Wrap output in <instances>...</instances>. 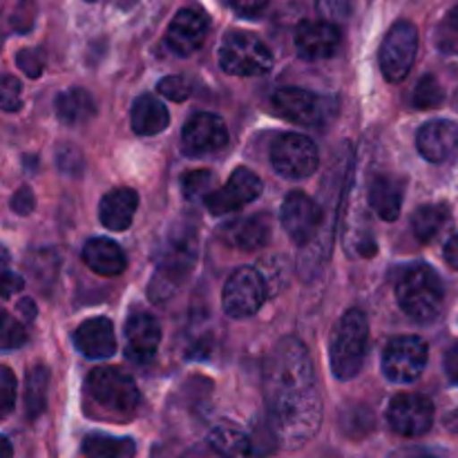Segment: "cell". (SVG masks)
Masks as SVG:
<instances>
[{
  "mask_svg": "<svg viewBox=\"0 0 458 458\" xmlns=\"http://www.w3.org/2000/svg\"><path fill=\"white\" fill-rule=\"evenodd\" d=\"M369 343V322L360 309H349L334 327L329 343L331 369L338 380H352L360 374Z\"/></svg>",
  "mask_w": 458,
  "mask_h": 458,
  "instance_id": "277c9868",
  "label": "cell"
},
{
  "mask_svg": "<svg viewBox=\"0 0 458 458\" xmlns=\"http://www.w3.org/2000/svg\"><path fill=\"white\" fill-rule=\"evenodd\" d=\"M443 30H445V43L447 47L458 52V4L447 13L445 22H443Z\"/></svg>",
  "mask_w": 458,
  "mask_h": 458,
  "instance_id": "7bdbcfd3",
  "label": "cell"
},
{
  "mask_svg": "<svg viewBox=\"0 0 458 458\" xmlns=\"http://www.w3.org/2000/svg\"><path fill=\"white\" fill-rule=\"evenodd\" d=\"M22 277L16 276V273H9L4 271L3 276V298H12L13 293H18V291L22 289Z\"/></svg>",
  "mask_w": 458,
  "mask_h": 458,
  "instance_id": "ee69618b",
  "label": "cell"
},
{
  "mask_svg": "<svg viewBox=\"0 0 458 458\" xmlns=\"http://www.w3.org/2000/svg\"><path fill=\"white\" fill-rule=\"evenodd\" d=\"M338 103L329 97H320L302 88H280L271 98V107L277 116L304 128H322L335 114Z\"/></svg>",
  "mask_w": 458,
  "mask_h": 458,
  "instance_id": "52a82bcc",
  "label": "cell"
},
{
  "mask_svg": "<svg viewBox=\"0 0 458 458\" xmlns=\"http://www.w3.org/2000/svg\"><path fill=\"white\" fill-rule=\"evenodd\" d=\"M443 423H445V428L450 429L452 434H458V407L445 416V420H443Z\"/></svg>",
  "mask_w": 458,
  "mask_h": 458,
  "instance_id": "681fc988",
  "label": "cell"
},
{
  "mask_svg": "<svg viewBox=\"0 0 458 458\" xmlns=\"http://www.w3.org/2000/svg\"><path fill=\"white\" fill-rule=\"evenodd\" d=\"M88 3H94V0H88Z\"/></svg>",
  "mask_w": 458,
  "mask_h": 458,
  "instance_id": "816d5d0a",
  "label": "cell"
},
{
  "mask_svg": "<svg viewBox=\"0 0 458 458\" xmlns=\"http://www.w3.org/2000/svg\"><path fill=\"white\" fill-rule=\"evenodd\" d=\"M12 210L16 215H30L31 210H34V206H36V199H34V195H31V191L27 186H22V188H18L16 192H13V197H12Z\"/></svg>",
  "mask_w": 458,
  "mask_h": 458,
  "instance_id": "b9f144b4",
  "label": "cell"
},
{
  "mask_svg": "<svg viewBox=\"0 0 458 458\" xmlns=\"http://www.w3.org/2000/svg\"><path fill=\"white\" fill-rule=\"evenodd\" d=\"M128 358L134 362H148L155 358L161 344V327L150 313H134L125 325Z\"/></svg>",
  "mask_w": 458,
  "mask_h": 458,
  "instance_id": "44dd1931",
  "label": "cell"
},
{
  "mask_svg": "<svg viewBox=\"0 0 458 458\" xmlns=\"http://www.w3.org/2000/svg\"><path fill=\"white\" fill-rule=\"evenodd\" d=\"M49 371L47 367H34L30 369L25 380V414L30 420H36L47 407Z\"/></svg>",
  "mask_w": 458,
  "mask_h": 458,
  "instance_id": "4dcf8cb0",
  "label": "cell"
},
{
  "mask_svg": "<svg viewBox=\"0 0 458 458\" xmlns=\"http://www.w3.org/2000/svg\"><path fill=\"white\" fill-rule=\"evenodd\" d=\"M259 192H262V179L253 170L237 168L219 191H213L206 197V208L210 215L237 213L258 199Z\"/></svg>",
  "mask_w": 458,
  "mask_h": 458,
  "instance_id": "5bb4252c",
  "label": "cell"
},
{
  "mask_svg": "<svg viewBox=\"0 0 458 458\" xmlns=\"http://www.w3.org/2000/svg\"><path fill=\"white\" fill-rule=\"evenodd\" d=\"M340 30L327 21H304L295 30V52L304 61H327L340 47Z\"/></svg>",
  "mask_w": 458,
  "mask_h": 458,
  "instance_id": "ac0fdd59",
  "label": "cell"
},
{
  "mask_svg": "<svg viewBox=\"0 0 458 458\" xmlns=\"http://www.w3.org/2000/svg\"><path fill=\"white\" fill-rule=\"evenodd\" d=\"M157 92L161 94V97H165L168 101H186L188 97H191L192 92V85L188 83L183 76H165V79H161L159 83H157Z\"/></svg>",
  "mask_w": 458,
  "mask_h": 458,
  "instance_id": "d590c367",
  "label": "cell"
},
{
  "mask_svg": "<svg viewBox=\"0 0 458 458\" xmlns=\"http://www.w3.org/2000/svg\"><path fill=\"white\" fill-rule=\"evenodd\" d=\"M224 237H226L228 244L237 246L242 250H258L271 240V219L264 213L235 219V222L224 228Z\"/></svg>",
  "mask_w": 458,
  "mask_h": 458,
  "instance_id": "603a6c76",
  "label": "cell"
},
{
  "mask_svg": "<svg viewBox=\"0 0 458 458\" xmlns=\"http://www.w3.org/2000/svg\"><path fill=\"white\" fill-rule=\"evenodd\" d=\"M137 208L139 195L132 188H114L107 195H103L101 206H98V217L107 231L121 233L130 228Z\"/></svg>",
  "mask_w": 458,
  "mask_h": 458,
  "instance_id": "7402d4cb",
  "label": "cell"
},
{
  "mask_svg": "<svg viewBox=\"0 0 458 458\" xmlns=\"http://www.w3.org/2000/svg\"><path fill=\"white\" fill-rule=\"evenodd\" d=\"M369 206L385 222H396L403 208V182L401 179L378 174L369 186Z\"/></svg>",
  "mask_w": 458,
  "mask_h": 458,
  "instance_id": "d4e9b609",
  "label": "cell"
},
{
  "mask_svg": "<svg viewBox=\"0 0 458 458\" xmlns=\"http://www.w3.org/2000/svg\"><path fill=\"white\" fill-rule=\"evenodd\" d=\"M267 403L316 392L311 356L298 338H282L268 353L264 367Z\"/></svg>",
  "mask_w": 458,
  "mask_h": 458,
  "instance_id": "6da1fadb",
  "label": "cell"
},
{
  "mask_svg": "<svg viewBox=\"0 0 458 458\" xmlns=\"http://www.w3.org/2000/svg\"><path fill=\"white\" fill-rule=\"evenodd\" d=\"M132 130L141 137H152V134H159L168 128V107L164 106V101H159L152 94H143L134 101L132 106Z\"/></svg>",
  "mask_w": 458,
  "mask_h": 458,
  "instance_id": "484cf974",
  "label": "cell"
},
{
  "mask_svg": "<svg viewBox=\"0 0 458 458\" xmlns=\"http://www.w3.org/2000/svg\"><path fill=\"white\" fill-rule=\"evenodd\" d=\"M268 298L264 282L259 277L258 268H237L224 284L222 293V307L226 316L242 320V318H250L259 311L264 300Z\"/></svg>",
  "mask_w": 458,
  "mask_h": 458,
  "instance_id": "8fae6325",
  "label": "cell"
},
{
  "mask_svg": "<svg viewBox=\"0 0 458 458\" xmlns=\"http://www.w3.org/2000/svg\"><path fill=\"white\" fill-rule=\"evenodd\" d=\"M264 419H267L277 445L289 447V450L304 445L316 437L322 423V401L318 396V389L311 394H302V396L267 403Z\"/></svg>",
  "mask_w": 458,
  "mask_h": 458,
  "instance_id": "7a4b0ae2",
  "label": "cell"
},
{
  "mask_svg": "<svg viewBox=\"0 0 458 458\" xmlns=\"http://www.w3.org/2000/svg\"><path fill=\"white\" fill-rule=\"evenodd\" d=\"M16 63L22 72H25L30 79H38L43 74V67H45V54L43 49H36V47H25L16 54Z\"/></svg>",
  "mask_w": 458,
  "mask_h": 458,
  "instance_id": "8d00e7d4",
  "label": "cell"
},
{
  "mask_svg": "<svg viewBox=\"0 0 458 458\" xmlns=\"http://www.w3.org/2000/svg\"><path fill=\"white\" fill-rule=\"evenodd\" d=\"M85 389H88V396L92 398L94 405L106 410L110 416H116V419H128L139 407L137 383L116 367L94 369L85 383Z\"/></svg>",
  "mask_w": 458,
  "mask_h": 458,
  "instance_id": "5b68a950",
  "label": "cell"
},
{
  "mask_svg": "<svg viewBox=\"0 0 458 458\" xmlns=\"http://www.w3.org/2000/svg\"><path fill=\"white\" fill-rule=\"evenodd\" d=\"M18 313H21L22 318H25L27 322H31V320H36V313H38V309H36V302L34 300H21V302H18Z\"/></svg>",
  "mask_w": 458,
  "mask_h": 458,
  "instance_id": "c3c4849f",
  "label": "cell"
},
{
  "mask_svg": "<svg viewBox=\"0 0 458 458\" xmlns=\"http://www.w3.org/2000/svg\"><path fill=\"white\" fill-rule=\"evenodd\" d=\"M83 262L103 277H114L125 271V253L107 237H94L83 246Z\"/></svg>",
  "mask_w": 458,
  "mask_h": 458,
  "instance_id": "cb8c5ba5",
  "label": "cell"
},
{
  "mask_svg": "<svg viewBox=\"0 0 458 458\" xmlns=\"http://www.w3.org/2000/svg\"><path fill=\"white\" fill-rule=\"evenodd\" d=\"M428 365V344L419 335L392 340L383 353V374L389 383L410 385L420 378Z\"/></svg>",
  "mask_w": 458,
  "mask_h": 458,
  "instance_id": "30bf717a",
  "label": "cell"
},
{
  "mask_svg": "<svg viewBox=\"0 0 458 458\" xmlns=\"http://www.w3.org/2000/svg\"><path fill=\"white\" fill-rule=\"evenodd\" d=\"M396 298L403 311L420 325L437 320L445 302L441 276L428 264H411L398 276Z\"/></svg>",
  "mask_w": 458,
  "mask_h": 458,
  "instance_id": "3957f363",
  "label": "cell"
},
{
  "mask_svg": "<svg viewBox=\"0 0 458 458\" xmlns=\"http://www.w3.org/2000/svg\"><path fill=\"white\" fill-rule=\"evenodd\" d=\"M258 273L262 277L268 298H276L289 282V262L282 255H268L258 264Z\"/></svg>",
  "mask_w": 458,
  "mask_h": 458,
  "instance_id": "1f68e13d",
  "label": "cell"
},
{
  "mask_svg": "<svg viewBox=\"0 0 458 458\" xmlns=\"http://www.w3.org/2000/svg\"><path fill=\"white\" fill-rule=\"evenodd\" d=\"M54 110H56L58 121L65 125H81L97 114L92 94L83 88H70L58 92L54 98Z\"/></svg>",
  "mask_w": 458,
  "mask_h": 458,
  "instance_id": "4316f807",
  "label": "cell"
},
{
  "mask_svg": "<svg viewBox=\"0 0 458 458\" xmlns=\"http://www.w3.org/2000/svg\"><path fill=\"white\" fill-rule=\"evenodd\" d=\"M416 148L432 164L452 161L458 155V123L447 119L429 121L416 134Z\"/></svg>",
  "mask_w": 458,
  "mask_h": 458,
  "instance_id": "d6986e66",
  "label": "cell"
},
{
  "mask_svg": "<svg viewBox=\"0 0 458 458\" xmlns=\"http://www.w3.org/2000/svg\"><path fill=\"white\" fill-rule=\"evenodd\" d=\"M353 12V0H318V13L327 22H344L349 21Z\"/></svg>",
  "mask_w": 458,
  "mask_h": 458,
  "instance_id": "e575fe53",
  "label": "cell"
},
{
  "mask_svg": "<svg viewBox=\"0 0 458 458\" xmlns=\"http://www.w3.org/2000/svg\"><path fill=\"white\" fill-rule=\"evenodd\" d=\"M3 458H12V443H9V438H3Z\"/></svg>",
  "mask_w": 458,
  "mask_h": 458,
  "instance_id": "f907efd6",
  "label": "cell"
},
{
  "mask_svg": "<svg viewBox=\"0 0 458 458\" xmlns=\"http://www.w3.org/2000/svg\"><path fill=\"white\" fill-rule=\"evenodd\" d=\"M271 164L286 179H307L320 165L316 143L298 132L280 134L271 146Z\"/></svg>",
  "mask_w": 458,
  "mask_h": 458,
  "instance_id": "ba28073f",
  "label": "cell"
},
{
  "mask_svg": "<svg viewBox=\"0 0 458 458\" xmlns=\"http://www.w3.org/2000/svg\"><path fill=\"white\" fill-rule=\"evenodd\" d=\"M192 262H195V244H192L191 237H179L173 246L165 249L164 262L159 264L155 277H152L150 298L157 302L168 300L186 280Z\"/></svg>",
  "mask_w": 458,
  "mask_h": 458,
  "instance_id": "7c38bea8",
  "label": "cell"
},
{
  "mask_svg": "<svg viewBox=\"0 0 458 458\" xmlns=\"http://www.w3.org/2000/svg\"><path fill=\"white\" fill-rule=\"evenodd\" d=\"M445 374L452 383L458 385V343L445 353Z\"/></svg>",
  "mask_w": 458,
  "mask_h": 458,
  "instance_id": "f6af8a7d",
  "label": "cell"
},
{
  "mask_svg": "<svg viewBox=\"0 0 458 458\" xmlns=\"http://www.w3.org/2000/svg\"><path fill=\"white\" fill-rule=\"evenodd\" d=\"M210 450L222 458H246L253 454V441L235 425H217L208 434Z\"/></svg>",
  "mask_w": 458,
  "mask_h": 458,
  "instance_id": "83f0119b",
  "label": "cell"
},
{
  "mask_svg": "<svg viewBox=\"0 0 458 458\" xmlns=\"http://www.w3.org/2000/svg\"><path fill=\"white\" fill-rule=\"evenodd\" d=\"M21 81L13 76H4L3 85H0V103H3L4 112H16L21 107Z\"/></svg>",
  "mask_w": 458,
  "mask_h": 458,
  "instance_id": "ab89813d",
  "label": "cell"
},
{
  "mask_svg": "<svg viewBox=\"0 0 458 458\" xmlns=\"http://www.w3.org/2000/svg\"><path fill=\"white\" fill-rule=\"evenodd\" d=\"M450 222V206L445 204H428L420 206L414 215H411V231H414L416 240L429 242L443 231V226Z\"/></svg>",
  "mask_w": 458,
  "mask_h": 458,
  "instance_id": "f1b7e54d",
  "label": "cell"
},
{
  "mask_svg": "<svg viewBox=\"0 0 458 458\" xmlns=\"http://www.w3.org/2000/svg\"><path fill=\"white\" fill-rule=\"evenodd\" d=\"M445 259L454 271H458V235L450 237V242L445 244Z\"/></svg>",
  "mask_w": 458,
  "mask_h": 458,
  "instance_id": "7dc6e473",
  "label": "cell"
},
{
  "mask_svg": "<svg viewBox=\"0 0 458 458\" xmlns=\"http://www.w3.org/2000/svg\"><path fill=\"white\" fill-rule=\"evenodd\" d=\"M85 458H134L137 447L130 438L107 437V434H89L83 441Z\"/></svg>",
  "mask_w": 458,
  "mask_h": 458,
  "instance_id": "f546056e",
  "label": "cell"
},
{
  "mask_svg": "<svg viewBox=\"0 0 458 458\" xmlns=\"http://www.w3.org/2000/svg\"><path fill=\"white\" fill-rule=\"evenodd\" d=\"M445 101V92H443L441 83H438L434 76H423V79L416 83L414 94H411V103L420 110H428V107H438Z\"/></svg>",
  "mask_w": 458,
  "mask_h": 458,
  "instance_id": "d6a6232c",
  "label": "cell"
},
{
  "mask_svg": "<svg viewBox=\"0 0 458 458\" xmlns=\"http://www.w3.org/2000/svg\"><path fill=\"white\" fill-rule=\"evenodd\" d=\"M389 458H438L432 454L429 450H423V447H401V450L392 452Z\"/></svg>",
  "mask_w": 458,
  "mask_h": 458,
  "instance_id": "bcb514c9",
  "label": "cell"
},
{
  "mask_svg": "<svg viewBox=\"0 0 458 458\" xmlns=\"http://www.w3.org/2000/svg\"><path fill=\"white\" fill-rule=\"evenodd\" d=\"M210 21L206 12L195 7H186L173 18L168 31H165V47L174 56H192L197 49H201L206 36H208Z\"/></svg>",
  "mask_w": 458,
  "mask_h": 458,
  "instance_id": "e0dca14e",
  "label": "cell"
},
{
  "mask_svg": "<svg viewBox=\"0 0 458 458\" xmlns=\"http://www.w3.org/2000/svg\"><path fill=\"white\" fill-rule=\"evenodd\" d=\"M0 338H3V349L9 352V349H18L25 344L27 334L22 329V325L13 318H9L7 313L3 316V331H0Z\"/></svg>",
  "mask_w": 458,
  "mask_h": 458,
  "instance_id": "74e56055",
  "label": "cell"
},
{
  "mask_svg": "<svg viewBox=\"0 0 458 458\" xmlns=\"http://www.w3.org/2000/svg\"><path fill=\"white\" fill-rule=\"evenodd\" d=\"M322 224V208L316 199L293 191L282 204V226L298 246H307L318 235Z\"/></svg>",
  "mask_w": 458,
  "mask_h": 458,
  "instance_id": "9a60e30c",
  "label": "cell"
},
{
  "mask_svg": "<svg viewBox=\"0 0 458 458\" xmlns=\"http://www.w3.org/2000/svg\"><path fill=\"white\" fill-rule=\"evenodd\" d=\"M219 67L233 76H262L273 67V54L250 31H228L219 45Z\"/></svg>",
  "mask_w": 458,
  "mask_h": 458,
  "instance_id": "8992f818",
  "label": "cell"
},
{
  "mask_svg": "<svg viewBox=\"0 0 458 458\" xmlns=\"http://www.w3.org/2000/svg\"><path fill=\"white\" fill-rule=\"evenodd\" d=\"M228 143V128L217 114L210 112H199L191 116L188 123L183 125L182 132V150L188 157H201L217 152L226 148Z\"/></svg>",
  "mask_w": 458,
  "mask_h": 458,
  "instance_id": "2e32d148",
  "label": "cell"
},
{
  "mask_svg": "<svg viewBox=\"0 0 458 458\" xmlns=\"http://www.w3.org/2000/svg\"><path fill=\"white\" fill-rule=\"evenodd\" d=\"M74 347L89 360H103L116 352V338L112 320L89 318L74 331Z\"/></svg>",
  "mask_w": 458,
  "mask_h": 458,
  "instance_id": "ffe728a7",
  "label": "cell"
},
{
  "mask_svg": "<svg viewBox=\"0 0 458 458\" xmlns=\"http://www.w3.org/2000/svg\"><path fill=\"white\" fill-rule=\"evenodd\" d=\"M226 3L242 18H258L268 7V0H226Z\"/></svg>",
  "mask_w": 458,
  "mask_h": 458,
  "instance_id": "60d3db41",
  "label": "cell"
},
{
  "mask_svg": "<svg viewBox=\"0 0 458 458\" xmlns=\"http://www.w3.org/2000/svg\"><path fill=\"white\" fill-rule=\"evenodd\" d=\"M213 173L210 170H192V173H186L182 179V191L183 197L188 201L204 199L213 192Z\"/></svg>",
  "mask_w": 458,
  "mask_h": 458,
  "instance_id": "836d02e7",
  "label": "cell"
},
{
  "mask_svg": "<svg viewBox=\"0 0 458 458\" xmlns=\"http://www.w3.org/2000/svg\"><path fill=\"white\" fill-rule=\"evenodd\" d=\"M13 403H16V378H13L9 367H3L0 369V410H3V416L12 414Z\"/></svg>",
  "mask_w": 458,
  "mask_h": 458,
  "instance_id": "f35d334b",
  "label": "cell"
},
{
  "mask_svg": "<svg viewBox=\"0 0 458 458\" xmlns=\"http://www.w3.org/2000/svg\"><path fill=\"white\" fill-rule=\"evenodd\" d=\"M419 52V30L414 22L401 21L389 30L380 45V70L385 79L392 83H401L410 74L411 65L416 61Z\"/></svg>",
  "mask_w": 458,
  "mask_h": 458,
  "instance_id": "9c48e42d",
  "label": "cell"
},
{
  "mask_svg": "<svg viewBox=\"0 0 458 458\" xmlns=\"http://www.w3.org/2000/svg\"><path fill=\"white\" fill-rule=\"evenodd\" d=\"M387 423L401 437H423L434 425L432 401L419 394H401L389 403Z\"/></svg>",
  "mask_w": 458,
  "mask_h": 458,
  "instance_id": "4fadbf2b",
  "label": "cell"
}]
</instances>
